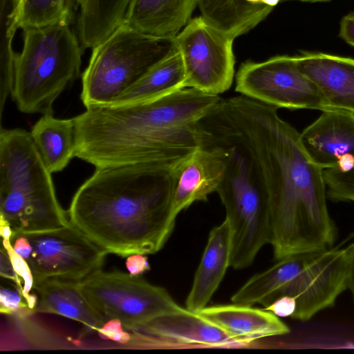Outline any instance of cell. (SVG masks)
<instances>
[{"label": "cell", "instance_id": "cell-1", "mask_svg": "<svg viewBox=\"0 0 354 354\" xmlns=\"http://www.w3.org/2000/svg\"><path fill=\"white\" fill-rule=\"evenodd\" d=\"M277 109L241 95L221 100L198 122L201 142L236 147L268 204L274 259L333 247L323 169Z\"/></svg>", "mask_w": 354, "mask_h": 354}, {"label": "cell", "instance_id": "cell-2", "mask_svg": "<svg viewBox=\"0 0 354 354\" xmlns=\"http://www.w3.org/2000/svg\"><path fill=\"white\" fill-rule=\"evenodd\" d=\"M221 100L184 88L147 101L86 107L73 118L75 157L95 169L155 165L170 170L201 145L197 122Z\"/></svg>", "mask_w": 354, "mask_h": 354}, {"label": "cell", "instance_id": "cell-3", "mask_svg": "<svg viewBox=\"0 0 354 354\" xmlns=\"http://www.w3.org/2000/svg\"><path fill=\"white\" fill-rule=\"evenodd\" d=\"M169 171L155 165L95 169L71 201L70 223L107 253L126 257L158 252L177 217L169 191Z\"/></svg>", "mask_w": 354, "mask_h": 354}, {"label": "cell", "instance_id": "cell-4", "mask_svg": "<svg viewBox=\"0 0 354 354\" xmlns=\"http://www.w3.org/2000/svg\"><path fill=\"white\" fill-rule=\"evenodd\" d=\"M353 242L328 249L282 258L266 270L250 278L231 297L234 304L267 307L282 296L296 300L291 317L307 322L333 307L348 290Z\"/></svg>", "mask_w": 354, "mask_h": 354}, {"label": "cell", "instance_id": "cell-5", "mask_svg": "<svg viewBox=\"0 0 354 354\" xmlns=\"http://www.w3.org/2000/svg\"><path fill=\"white\" fill-rule=\"evenodd\" d=\"M0 130V222L10 227L12 236L68 225L56 197L52 174L30 133L21 129Z\"/></svg>", "mask_w": 354, "mask_h": 354}, {"label": "cell", "instance_id": "cell-6", "mask_svg": "<svg viewBox=\"0 0 354 354\" xmlns=\"http://www.w3.org/2000/svg\"><path fill=\"white\" fill-rule=\"evenodd\" d=\"M22 30L11 96L22 113H53L54 102L80 76L83 48L66 24Z\"/></svg>", "mask_w": 354, "mask_h": 354}, {"label": "cell", "instance_id": "cell-7", "mask_svg": "<svg viewBox=\"0 0 354 354\" xmlns=\"http://www.w3.org/2000/svg\"><path fill=\"white\" fill-rule=\"evenodd\" d=\"M178 50L174 38L150 36L124 22L92 48L82 75L85 106L111 104L150 69Z\"/></svg>", "mask_w": 354, "mask_h": 354}, {"label": "cell", "instance_id": "cell-8", "mask_svg": "<svg viewBox=\"0 0 354 354\" xmlns=\"http://www.w3.org/2000/svg\"><path fill=\"white\" fill-rule=\"evenodd\" d=\"M201 145L219 147L224 152L225 169L216 192L231 228V266L245 268L261 248L270 244L271 224L266 197L239 149L223 142H205Z\"/></svg>", "mask_w": 354, "mask_h": 354}, {"label": "cell", "instance_id": "cell-9", "mask_svg": "<svg viewBox=\"0 0 354 354\" xmlns=\"http://www.w3.org/2000/svg\"><path fill=\"white\" fill-rule=\"evenodd\" d=\"M81 292L106 322L118 319L136 330L162 315L182 309L164 288L139 276L100 270L77 281Z\"/></svg>", "mask_w": 354, "mask_h": 354}, {"label": "cell", "instance_id": "cell-10", "mask_svg": "<svg viewBox=\"0 0 354 354\" xmlns=\"http://www.w3.org/2000/svg\"><path fill=\"white\" fill-rule=\"evenodd\" d=\"M236 91L277 108L330 110L318 86L298 68L295 56L243 63L236 73Z\"/></svg>", "mask_w": 354, "mask_h": 354}, {"label": "cell", "instance_id": "cell-11", "mask_svg": "<svg viewBox=\"0 0 354 354\" xmlns=\"http://www.w3.org/2000/svg\"><path fill=\"white\" fill-rule=\"evenodd\" d=\"M185 73V88L219 95L234 76V39L201 16L191 19L176 36Z\"/></svg>", "mask_w": 354, "mask_h": 354}, {"label": "cell", "instance_id": "cell-12", "mask_svg": "<svg viewBox=\"0 0 354 354\" xmlns=\"http://www.w3.org/2000/svg\"><path fill=\"white\" fill-rule=\"evenodd\" d=\"M21 234L32 247L26 262L34 285L53 279L81 281L100 270L108 254L71 223L57 229Z\"/></svg>", "mask_w": 354, "mask_h": 354}, {"label": "cell", "instance_id": "cell-13", "mask_svg": "<svg viewBox=\"0 0 354 354\" xmlns=\"http://www.w3.org/2000/svg\"><path fill=\"white\" fill-rule=\"evenodd\" d=\"M134 333L142 346L152 348H245L198 313L182 309L158 316Z\"/></svg>", "mask_w": 354, "mask_h": 354}, {"label": "cell", "instance_id": "cell-14", "mask_svg": "<svg viewBox=\"0 0 354 354\" xmlns=\"http://www.w3.org/2000/svg\"><path fill=\"white\" fill-rule=\"evenodd\" d=\"M225 169L223 149L200 145L178 160L167 174L172 209L178 214L216 192Z\"/></svg>", "mask_w": 354, "mask_h": 354}, {"label": "cell", "instance_id": "cell-15", "mask_svg": "<svg viewBox=\"0 0 354 354\" xmlns=\"http://www.w3.org/2000/svg\"><path fill=\"white\" fill-rule=\"evenodd\" d=\"M311 160L322 169L335 168L346 155L354 157V113L330 109L299 133Z\"/></svg>", "mask_w": 354, "mask_h": 354}, {"label": "cell", "instance_id": "cell-16", "mask_svg": "<svg viewBox=\"0 0 354 354\" xmlns=\"http://www.w3.org/2000/svg\"><path fill=\"white\" fill-rule=\"evenodd\" d=\"M298 68L320 89L330 109L354 113V59L301 51Z\"/></svg>", "mask_w": 354, "mask_h": 354}, {"label": "cell", "instance_id": "cell-17", "mask_svg": "<svg viewBox=\"0 0 354 354\" xmlns=\"http://www.w3.org/2000/svg\"><path fill=\"white\" fill-rule=\"evenodd\" d=\"M198 313L245 348L252 346L259 339L290 332L289 327L272 312L249 305L233 303L207 306Z\"/></svg>", "mask_w": 354, "mask_h": 354}, {"label": "cell", "instance_id": "cell-18", "mask_svg": "<svg viewBox=\"0 0 354 354\" xmlns=\"http://www.w3.org/2000/svg\"><path fill=\"white\" fill-rule=\"evenodd\" d=\"M232 232L227 219L209 232L185 308L198 313L207 306L231 266Z\"/></svg>", "mask_w": 354, "mask_h": 354}, {"label": "cell", "instance_id": "cell-19", "mask_svg": "<svg viewBox=\"0 0 354 354\" xmlns=\"http://www.w3.org/2000/svg\"><path fill=\"white\" fill-rule=\"evenodd\" d=\"M198 4V0H131L123 22L150 36L175 38Z\"/></svg>", "mask_w": 354, "mask_h": 354}, {"label": "cell", "instance_id": "cell-20", "mask_svg": "<svg viewBox=\"0 0 354 354\" xmlns=\"http://www.w3.org/2000/svg\"><path fill=\"white\" fill-rule=\"evenodd\" d=\"M38 300L32 313L59 315L96 331L106 320L79 290L77 282L48 279L33 286Z\"/></svg>", "mask_w": 354, "mask_h": 354}, {"label": "cell", "instance_id": "cell-21", "mask_svg": "<svg viewBox=\"0 0 354 354\" xmlns=\"http://www.w3.org/2000/svg\"><path fill=\"white\" fill-rule=\"evenodd\" d=\"M280 0H198L201 17L232 39L247 33L272 12Z\"/></svg>", "mask_w": 354, "mask_h": 354}, {"label": "cell", "instance_id": "cell-22", "mask_svg": "<svg viewBox=\"0 0 354 354\" xmlns=\"http://www.w3.org/2000/svg\"><path fill=\"white\" fill-rule=\"evenodd\" d=\"M32 140L48 171L64 170L75 157L73 118L60 119L46 113L35 123L30 131Z\"/></svg>", "mask_w": 354, "mask_h": 354}, {"label": "cell", "instance_id": "cell-23", "mask_svg": "<svg viewBox=\"0 0 354 354\" xmlns=\"http://www.w3.org/2000/svg\"><path fill=\"white\" fill-rule=\"evenodd\" d=\"M185 88V73L178 50L158 63L110 104L160 97Z\"/></svg>", "mask_w": 354, "mask_h": 354}, {"label": "cell", "instance_id": "cell-24", "mask_svg": "<svg viewBox=\"0 0 354 354\" xmlns=\"http://www.w3.org/2000/svg\"><path fill=\"white\" fill-rule=\"evenodd\" d=\"M0 22V116L1 119L7 98L12 95L18 54L13 48V40L16 31L19 28L11 6L1 7Z\"/></svg>", "mask_w": 354, "mask_h": 354}, {"label": "cell", "instance_id": "cell-25", "mask_svg": "<svg viewBox=\"0 0 354 354\" xmlns=\"http://www.w3.org/2000/svg\"><path fill=\"white\" fill-rule=\"evenodd\" d=\"M77 0H25L17 22L19 28H39L54 24L70 25Z\"/></svg>", "mask_w": 354, "mask_h": 354}, {"label": "cell", "instance_id": "cell-26", "mask_svg": "<svg viewBox=\"0 0 354 354\" xmlns=\"http://www.w3.org/2000/svg\"><path fill=\"white\" fill-rule=\"evenodd\" d=\"M327 198L334 202L354 203V168L343 172L335 168L323 169Z\"/></svg>", "mask_w": 354, "mask_h": 354}, {"label": "cell", "instance_id": "cell-27", "mask_svg": "<svg viewBox=\"0 0 354 354\" xmlns=\"http://www.w3.org/2000/svg\"><path fill=\"white\" fill-rule=\"evenodd\" d=\"M0 311L6 315H32L28 304L17 287L12 289L1 287Z\"/></svg>", "mask_w": 354, "mask_h": 354}, {"label": "cell", "instance_id": "cell-28", "mask_svg": "<svg viewBox=\"0 0 354 354\" xmlns=\"http://www.w3.org/2000/svg\"><path fill=\"white\" fill-rule=\"evenodd\" d=\"M100 338L110 339L120 344L131 343L133 335L123 330V325L118 319H111L97 330Z\"/></svg>", "mask_w": 354, "mask_h": 354}, {"label": "cell", "instance_id": "cell-29", "mask_svg": "<svg viewBox=\"0 0 354 354\" xmlns=\"http://www.w3.org/2000/svg\"><path fill=\"white\" fill-rule=\"evenodd\" d=\"M264 309L279 317H292L296 309V300L290 296H282Z\"/></svg>", "mask_w": 354, "mask_h": 354}, {"label": "cell", "instance_id": "cell-30", "mask_svg": "<svg viewBox=\"0 0 354 354\" xmlns=\"http://www.w3.org/2000/svg\"><path fill=\"white\" fill-rule=\"evenodd\" d=\"M125 265L129 274L136 277L150 270L148 259L142 254H133L128 256Z\"/></svg>", "mask_w": 354, "mask_h": 354}, {"label": "cell", "instance_id": "cell-31", "mask_svg": "<svg viewBox=\"0 0 354 354\" xmlns=\"http://www.w3.org/2000/svg\"><path fill=\"white\" fill-rule=\"evenodd\" d=\"M1 276L12 281L23 294L22 284L17 276L6 250L1 248Z\"/></svg>", "mask_w": 354, "mask_h": 354}, {"label": "cell", "instance_id": "cell-32", "mask_svg": "<svg viewBox=\"0 0 354 354\" xmlns=\"http://www.w3.org/2000/svg\"><path fill=\"white\" fill-rule=\"evenodd\" d=\"M339 37L354 47V12L347 14L341 19Z\"/></svg>", "mask_w": 354, "mask_h": 354}, {"label": "cell", "instance_id": "cell-33", "mask_svg": "<svg viewBox=\"0 0 354 354\" xmlns=\"http://www.w3.org/2000/svg\"><path fill=\"white\" fill-rule=\"evenodd\" d=\"M353 248H354V241L353 242ZM348 290H349V291L351 292L353 299L354 301V249H353V254L351 269V273H350L349 281H348Z\"/></svg>", "mask_w": 354, "mask_h": 354}, {"label": "cell", "instance_id": "cell-34", "mask_svg": "<svg viewBox=\"0 0 354 354\" xmlns=\"http://www.w3.org/2000/svg\"><path fill=\"white\" fill-rule=\"evenodd\" d=\"M24 1H25V0H17V6L16 7L17 20L18 19V16L19 15V12L21 11V9L22 8V6H23Z\"/></svg>", "mask_w": 354, "mask_h": 354}, {"label": "cell", "instance_id": "cell-35", "mask_svg": "<svg viewBox=\"0 0 354 354\" xmlns=\"http://www.w3.org/2000/svg\"><path fill=\"white\" fill-rule=\"evenodd\" d=\"M282 1H299L303 2H310V3H315V2H327L331 0H280Z\"/></svg>", "mask_w": 354, "mask_h": 354}]
</instances>
